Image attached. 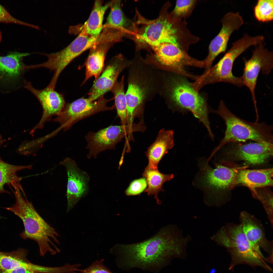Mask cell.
I'll list each match as a JSON object with an SVG mask.
<instances>
[{"instance_id":"6da1fadb","label":"cell","mask_w":273,"mask_h":273,"mask_svg":"<svg viewBox=\"0 0 273 273\" xmlns=\"http://www.w3.org/2000/svg\"><path fill=\"white\" fill-rule=\"evenodd\" d=\"M183 231L176 225H168L155 235L143 241L130 244H117L111 249L118 257V265L129 271L138 268L159 273L167 265L170 258L184 248L191 240L184 237Z\"/></svg>"},{"instance_id":"7a4b0ae2","label":"cell","mask_w":273,"mask_h":273,"mask_svg":"<svg viewBox=\"0 0 273 273\" xmlns=\"http://www.w3.org/2000/svg\"><path fill=\"white\" fill-rule=\"evenodd\" d=\"M126 124L142 118L146 103L159 94L163 83L162 71L148 63L140 54L131 60L128 68Z\"/></svg>"},{"instance_id":"3957f363","label":"cell","mask_w":273,"mask_h":273,"mask_svg":"<svg viewBox=\"0 0 273 273\" xmlns=\"http://www.w3.org/2000/svg\"><path fill=\"white\" fill-rule=\"evenodd\" d=\"M162 73L163 84L159 95L168 108L181 112H191L203 124L209 135H212L210 110L206 99L195 90L186 77L167 71Z\"/></svg>"},{"instance_id":"277c9868","label":"cell","mask_w":273,"mask_h":273,"mask_svg":"<svg viewBox=\"0 0 273 273\" xmlns=\"http://www.w3.org/2000/svg\"><path fill=\"white\" fill-rule=\"evenodd\" d=\"M11 185L14 189L12 191L15 203L4 209L14 213L22 220L25 230L20 234V238L35 241L39 247L40 255L42 257L48 252L52 255L59 253L60 249L54 243L60 245L59 234L40 215L25 195V197L22 196L21 191L22 188L20 183L13 182Z\"/></svg>"},{"instance_id":"5b68a950","label":"cell","mask_w":273,"mask_h":273,"mask_svg":"<svg viewBox=\"0 0 273 273\" xmlns=\"http://www.w3.org/2000/svg\"><path fill=\"white\" fill-rule=\"evenodd\" d=\"M204 157L198 160V170L192 182L193 186L204 194L205 204L209 207H219L224 203L225 193L234 187L238 168H230L219 164L211 167Z\"/></svg>"},{"instance_id":"8992f818","label":"cell","mask_w":273,"mask_h":273,"mask_svg":"<svg viewBox=\"0 0 273 273\" xmlns=\"http://www.w3.org/2000/svg\"><path fill=\"white\" fill-rule=\"evenodd\" d=\"M213 112L223 120L226 128L223 138L213 150L211 155L231 142L250 140L260 143H273L272 125H268L264 121L259 123L244 120L231 112L222 100L217 109Z\"/></svg>"},{"instance_id":"52a82bcc","label":"cell","mask_w":273,"mask_h":273,"mask_svg":"<svg viewBox=\"0 0 273 273\" xmlns=\"http://www.w3.org/2000/svg\"><path fill=\"white\" fill-rule=\"evenodd\" d=\"M211 239L225 247L230 254L232 259L229 269L236 265L246 264L272 270L260 250L256 249L249 242L240 224L228 223L221 227Z\"/></svg>"},{"instance_id":"ba28073f","label":"cell","mask_w":273,"mask_h":273,"mask_svg":"<svg viewBox=\"0 0 273 273\" xmlns=\"http://www.w3.org/2000/svg\"><path fill=\"white\" fill-rule=\"evenodd\" d=\"M262 41L260 35L252 36L246 33L242 37L233 42L230 49L215 65L206 70L199 76L194 82L191 83L194 89L199 92L204 86L219 82L230 83L239 87L244 84L242 77L235 76L232 69L235 60L249 47L256 46Z\"/></svg>"},{"instance_id":"9c48e42d","label":"cell","mask_w":273,"mask_h":273,"mask_svg":"<svg viewBox=\"0 0 273 273\" xmlns=\"http://www.w3.org/2000/svg\"><path fill=\"white\" fill-rule=\"evenodd\" d=\"M151 47L154 54L147 55L145 59L162 71L174 73L196 80L198 76L190 74L185 70V66L205 68L204 60L193 58L187 52L173 44L163 43Z\"/></svg>"},{"instance_id":"30bf717a","label":"cell","mask_w":273,"mask_h":273,"mask_svg":"<svg viewBox=\"0 0 273 273\" xmlns=\"http://www.w3.org/2000/svg\"><path fill=\"white\" fill-rule=\"evenodd\" d=\"M146 128L144 123L140 121L132 125H111L95 132L89 131L85 136L87 144L86 148L89 150L87 155L89 159L96 158L100 152L108 150H115L116 144L124 138L128 142L134 140L133 133L144 132Z\"/></svg>"},{"instance_id":"8fae6325","label":"cell","mask_w":273,"mask_h":273,"mask_svg":"<svg viewBox=\"0 0 273 273\" xmlns=\"http://www.w3.org/2000/svg\"><path fill=\"white\" fill-rule=\"evenodd\" d=\"M98 38L80 32L78 36L66 48L59 52L50 54L42 53L48 58L44 63L38 64V68L44 67L53 71L51 80L57 82L61 72L75 58L86 50L96 45Z\"/></svg>"},{"instance_id":"7c38bea8","label":"cell","mask_w":273,"mask_h":273,"mask_svg":"<svg viewBox=\"0 0 273 273\" xmlns=\"http://www.w3.org/2000/svg\"><path fill=\"white\" fill-rule=\"evenodd\" d=\"M113 99L114 98L107 99L102 96L94 101L88 98H80L65 105L53 121L60 124V127L58 130H66L82 119L100 112L116 109L115 104L111 107L107 105V103Z\"/></svg>"},{"instance_id":"4fadbf2b","label":"cell","mask_w":273,"mask_h":273,"mask_svg":"<svg viewBox=\"0 0 273 273\" xmlns=\"http://www.w3.org/2000/svg\"><path fill=\"white\" fill-rule=\"evenodd\" d=\"M138 36V41L151 47H155L163 43H171L185 50L182 43L181 28L179 25L175 26L167 17H160L149 21Z\"/></svg>"},{"instance_id":"5bb4252c","label":"cell","mask_w":273,"mask_h":273,"mask_svg":"<svg viewBox=\"0 0 273 273\" xmlns=\"http://www.w3.org/2000/svg\"><path fill=\"white\" fill-rule=\"evenodd\" d=\"M243 142L226 144L220 149L222 155L226 158L243 161L252 166L263 164L273 156V143Z\"/></svg>"},{"instance_id":"9a60e30c","label":"cell","mask_w":273,"mask_h":273,"mask_svg":"<svg viewBox=\"0 0 273 273\" xmlns=\"http://www.w3.org/2000/svg\"><path fill=\"white\" fill-rule=\"evenodd\" d=\"M266 43L261 42L256 46L249 60L243 58L244 67L242 76L244 85L251 94L256 111L257 110L255 96V89L257 78L261 71L267 75L273 67V53L265 47Z\"/></svg>"},{"instance_id":"2e32d148","label":"cell","mask_w":273,"mask_h":273,"mask_svg":"<svg viewBox=\"0 0 273 273\" xmlns=\"http://www.w3.org/2000/svg\"><path fill=\"white\" fill-rule=\"evenodd\" d=\"M59 164L65 167L67 175L68 212L89 193L90 178L86 172L81 170L76 162L70 157L65 158L60 162Z\"/></svg>"},{"instance_id":"e0dca14e","label":"cell","mask_w":273,"mask_h":273,"mask_svg":"<svg viewBox=\"0 0 273 273\" xmlns=\"http://www.w3.org/2000/svg\"><path fill=\"white\" fill-rule=\"evenodd\" d=\"M222 27L218 34L212 40L209 48L208 54L203 60L206 70L211 67L215 59L220 54L225 52L232 33L241 28L244 19L239 12L227 13L221 20Z\"/></svg>"},{"instance_id":"ac0fdd59","label":"cell","mask_w":273,"mask_h":273,"mask_svg":"<svg viewBox=\"0 0 273 273\" xmlns=\"http://www.w3.org/2000/svg\"><path fill=\"white\" fill-rule=\"evenodd\" d=\"M130 61L121 54L113 57L103 68L101 75L94 82L88 98L94 101L110 90L120 74L128 68Z\"/></svg>"},{"instance_id":"d6986e66","label":"cell","mask_w":273,"mask_h":273,"mask_svg":"<svg viewBox=\"0 0 273 273\" xmlns=\"http://www.w3.org/2000/svg\"><path fill=\"white\" fill-rule=\"evenodd\" d=\"M25 87L30 91L37 98L43 109L41 118L37 124L31 130L32 135L36 130L42 129L45 123L52 117L57 116L62 111L65 104L64 99L61 94L48 86L44 89L38 90L32 85L30 82L25 81Z\"/></svg>"},{"instance_id":"ffe728a7","label":"cell","mask_w":273,"mask_h":273,"mask_svg":"<svg viewBox=\"0 0 273 273\" xmlns=\"http://www.w3.org/2000/svg\"><path fill=\"white\" fill-rule=\"evenodd\" d=\"M240 219L243 231L249 242L256 249L261 248L268 253H272V242L266 238L261 223L246 211L241 212Z\"/></svg>"},{"instance_id":"44dd1931","label":"cell","mask_w":273,"mask_h":273,"mask_svg":"<svg viewBox=\"0 0 273 273\" xmlns=\"http://www.w3.org/2000/svg\"><path fill=\"white\" fill-rule=\"evenodd\" d=\"M272 168L249 170L238 169L234 183V186L240 184L254 189L272 186Z\"/></svg>"},{"instance_id":"7402d4cb","label":"cell","mask_w":273,"mask_h":273,"mask_svg":"<svg viewBox=\"0 0 273 273\" xmlns=\"http://www.w3.org/2000/svg\"><path fill=\"white\" fill-rule=\"evenodd\" d=\"M174 134L172 130L163 128L160 131L155 141L146 153L149 162L148 166L157 168L161 158L174 146Z\"/></svg>"},{"instance_id":"603a6c76","label":"cell","mask_w":273,"mask_h":273,"mask_svg":"<svg viewBox=\"0 0 273 273\" xmlns=\"http://www.w3.org/2000/svg\"><path fill=\"white\" fill-rule=\"evenodd\" d=\"M115 42L114 41L103 42L90 49L85 62V77L82 84L93 76L95 77L94 82L99 77L104 67V61L107 53Z\"/></svg>"},{"instance_id":"cb8c5ba5","label":"cell","mask_w":273,"mask_h":273,"mask_svg":"<svg viewBox=\"0 0 273 273\" xmlns=\"http://www.w3.org/2000/svg\"><path fill=\"white\" fill-rule=\"evenodd\" d=\"M113 1L103 5L102 1H96L89 18L80 28L81 32L91 36L99 35L103 29L104 14L110 7Z\"/></svg>"},{"instance_id":"d4e9b609","label":"cell","mask_w":273,"mask_h":273,"mask_svg":"<svg viewBox=\"0 0 273 273\" xmlns=\"http://www.w3.org/2000/svg\"><path fill=\"white\" fill-rule=\"evenodd\" d=\"M30 54L15 52L6 56H0V77L7 79L18 77L25 69V65L22 62L23 58Z\"/></svg>"},{"instance_id":"484cf974","label":"cell","mask_w":273,"mask_h":273,"mask_svg":"<svg viewBox=\"0 0 273 273\" xmlns=\"http://www.w3.org/2000/svg\"><path fill=\"white\" fill-rule=\"evenodd\" d=\"M121 3L120 0L113 1L103 29L111 33L124 35L128 27V21L122 10Z\"/></svg>"},{"instance_id":"4316f807","label":"cell","mask_w":273,"mask_h":273,"mask_svg":"<svg viewBox=\"0 0 273 273\" xmlns=\"http://www.w3.org/2000/svg\"><path fill=\"white\" fill-rule=\"evenodd\" d=\"M146 179L148 187L144 192L149 195H154V197L159 204L161 203L158 197V193L164 191L162 189L163 184L166 181H169L174 177L172 174H164L160 173L157 168L152 167L148 166L145 168L142 174Z\"/></svg>"},{"instance_id":"83f0119b","label":"cell","mask_w":273,"mask_h":273,"mask_svg":"<svg viewBox=\"0 0 273 273\" xmlns=\"http://www.w3.org/2000/svg\"><path fill=\"white\" fill-rule=\"evenodd\" d=\"M28 253L27 250L22 248L10 252L0 251V272L27 265L30 262L26 258Z\"/></svg>"},{"instance_id":"f1b7e54d","label":"cell","mask_w":273,"mask_h":273,"mask_svg":"<svg viewBox=\"0 0 273 273\" xmlns=\"http://www.w3.org/2000/svg\"><path fill=\"white\" fill-rule=\"evenodd\" d=\"M33 165L25 166L13 165L4 161L0 158V194L3 193L10 194L4 189V186L6 184H10L14 181L20 182L22 177L18 176L17 172L25 169H31Z\"/></svg>"},{"instance_id":"f546056e","label":"cell","mask_w":273,"mask_h":273,"mask_svg":"<svg viewBox=\"0 0 273 273\" xmlns=\"http://www.w3.org/2000/svg\"><path fill=\"white\" fill-rule=\"evenodd\" d=\"M124 76L120 81H116L110 90L113 94L115 104L118 116L120 118L121 125L126 124L127 103L124 88Z\"/></svg>"},{"instance_id":"4dcf8cb0","label":"cell","mask_w":273,"mask_h":273,"mask_svg":"<svg viewBox=\"0 0 273 273\" xmlns=\"http://www.w3.org/2000/svg\"><path fill=\"white\" fill-rule=\"evenodd\" d=\"M255 16L258 21L267 22L273 19V0H259L254 9Z\"/></svg>"},{"instance_id":"1f68e13d","label":"cell","mask_w":273,"mask_h":273,"mask_svg":"<svg viewBox=\"0 0 273 273\" xmlns=\"http://www.w3.org/2000/svg\"><path fill=\"white\" fill-rule=\"evenodd\" d=\"M256 188L251 190L255 197L262 204L270 223L273 225V197L272 194L269 190L262 188Z\"/></svg>"},{"instance_id":"d6a6232c","label":"cell","mask_w":273,"mask_h":273,"mask_svg":"<svg viewBox=\"0 0 273 273\" xmlns=\"http://www.w3.org/2000/svg\"><path fill=\"white\" fill-rule=\"evenodd\" d=\"M196 1L177 0L173 13L175 18L180 19L190 12L195 5Z\"/></svg>"},{"instance_id":"836d02e7","label":"cell","mask_w":273,"mask_h":273,"mask_svg":"<svg viewBox=\"0 0 273 273\" xmlns=\"http://www.w3.org/2000/svg\"><path fill=\"white\" fill-rule=\"evenodd\" d=\"M147 183L144 178L135 180L130 184L125 193L127 196L136 195L140 194L146 188Z\"/></svg>"},{"instance_id":"e575fe53","label":"cell","mask_w":273,"mask_h":273,"mask_svg":"<svg viewBox=\"0 0 273 273\" xmlns=\"http://www.w3.org/2000/svg\"><path fill=\"white\" fill-rule=\"evenodd\" d=\"M0 22L13 23L35 28V26L17 19L12 16L7 10L0 4Z\"/></svg>"},{"instance_id":"d590c367","label":"cell","mask_w":273,"mask_h":273,"mask_svg":"<svg viewBox=\"0 0 273 273\" xmlns=\"http://www.w3.org/2000/svg\"><path fill=\"white\" fill-rule=\"evenodd\" d=\"M103 260H97L88 267L79 270V272L74 273H113L107 268L103 263Z\"/></svg>"},{"instance_id":"8d00e7d4","label":"cell","mask_w":273,"mask_h":273,"mask_svg":"<svg viewBox=\"0 0 273 273\" xmlns=\"http://www.w3.org/2000/svg\"><path fill=\"white\" fill-rule=\"evenodd\" d=\"M38 268V266L31 263L26 266L18 267L8 271L1 272V273H36Z\"/></svg>"},{"instance_id":"74e56055","label":"cell","mask_w":273,"mask_h":273,"mask_svg":"<svg viewBox=\"0 0 273 273\" xmlns=\"http://www.w3.org/2000/svg\"><path fill=\"white\" fill-rule=\"evenodd\" d=\"M4 141L2 136L0 134V147L3 143Z\"/></svg>"},{"instance_id":"f35d334b","label":"cell","mask_w":273,"mask_h":273,"mask_svg":"<svg viewBox=\"0 0 273 273\" xmlns=\"http://www.w3.org/2000/svg\"><path fill=\"white\" fill-rule=\"evenodd\" d=\"M3 217L0 216V219L3 218Z\"/></svg>"}]
</instances>
